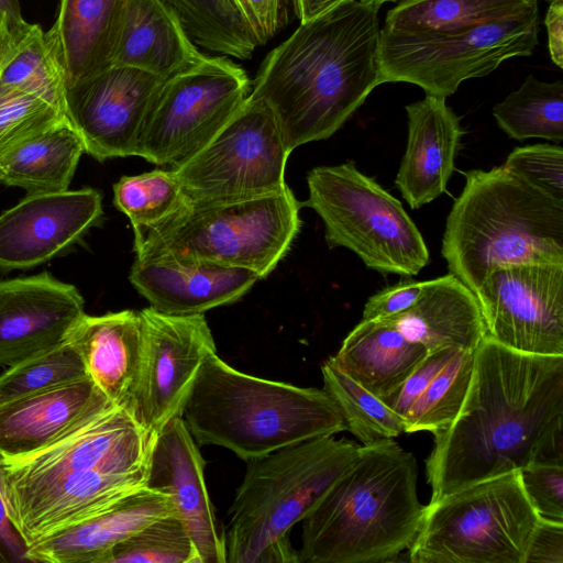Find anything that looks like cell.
<instances>
[{
  "label": "cell",
  "instance_id": "obj_1",
  "mask_svg": "<svg viewBox=\"0 0 563 563\" xmlns=\"http://www.w3.org/2000/svg\"><path fill=\"white\" fill-rule=\"evenodd\" d=\"M433 435L430 501L530 464H563V355L518 352L486 335L459 415Z\"/></svg>",
  "mask_w": 563,
  "mask_h": 563
},
{
  "label": "cell",
  "instance_id": "obj_2",
  "mask_svg": "<svg viewBox=\"0 0 563 563\" xmlns=\"http://www.w3.org/2000/svg\"><path fill=\"white\" fill-rule=\"evenodd\" d=\"M379 7L343 2L300 23L264 58L250 96L273 109L291 152L332 136L384 84Z\"/></svg>",
  "mask_w": 563,
  "mask_h": 563
},
{
  "label": "cell",
  "instance_id": "obj_3",
  "mask_svg": "<svg viewBox=\"0 0 563 563\" xmlns=\"http://www.w3.org/2000/svg\"><path fill=\"white\" fill-rule=\"evenodd\" d=\"M418 464L393 439L360 445L349 468L302 520L299 563H377L408 550L424 505Z\"/></svg>",
  "mask_w": 563,
  "mask_h": 563
},
{
  "label": "cell",
  "instance_id": "obj_4",
  "mask_svg": "<svg viewBox=\"0 0 563 563\" xmlns=\"http://www.w3.org/2000/svg\"><path fill=\"white\" fill-rule=\"evenodd\" d=\"M183 418L198 445H218L243 461L307 440L347 431L329 394L265 379L205 358Z\"/></svg>",
  "mask_w": 563,
  "mask_h": 563
},
{
  "label": "cell",
  "instance_id": "obj_5",
  "mask_svg": "<svg viewBox=\"0 0 563 563\" xmlns=\"http://www.w3.org/2000/svg\"><path fill=\"white\" fill-rule=\"evenodd\" d=\"M448 216L441 253L473 292L500 267L563 264V205L503 166L465 173Z\"/></svg>",
  "mask_w": 563,
  "mask_h": 563
},
{
  "label": "cell",
  "instance_id": "obj_6",
  "mask_svg": "<svg viewBox=\"0 0 563 563\" xmlns=\"http://www.w3.org/2000/svg\"><path fill=\"white\" fill-rule=\"evenodd\" d=\"M358 449L328 435L246 461L223 529L225 562L299 563L292 527L321 503Z\"/></svg>",
  "mask_w": 563,
  "mask_h": 563
},
{
  "label": "cell",
  "instance_id": "obj_7",
  "mask_svg": "<svg viewBox=\"0 0 563 563\" xmlns=\"http://www.w3.org/2000/svg\"><path fill=\"white\" fill-rule=\"evenodd\" d=\"M299 202L289 187L263 196L191 201L155 228L134 235L135 258H194L267 277L299 233Z\"/></svg>",
  "mask_w": 563,
  "mask_h": 563
},
{
  "label": "cell",
  "instance_id": "obj_8",
  "mask_svg": "<svg viewBox=\"0 0 563 563\" xmlns=\"http://www.w3.org/2000/svg\"><path fill=\"white\" fill-rule=\"evenodd\" d=\"M538 520L519 471L488 478L424 507L409 561L525 563Z\"/></svg>",
  "mask_w": 563,
  "mask_h": 563
},
{
  "label": "cell",
  "instance_id": "obj_9",
  "mask_svg": "<svg viewBox=\"0 0 563 563\" xmlns=\"http://www.w3.org/2000/svg\"><path fill=\"white\" fill-rule=\"evenodd\" d=\"M311 208L330 249L346 247L383 274L417 275L430 261L424 240L401 202L354 162L318 166L307 175Z\"/></svg>",
  "mask_w": 563,
  "mask_h": 563
},
{
  "label": "cell",
  "instance_id": "obj_10",
  "mask_svg": "<svg viewBox=\"0 0 563 563\" xmlns=\"http://www.w3.org/2000/svg\"><path fill=\"white\" fill-rule=\"evenodd\" d=\"M539 31V11L426 36L382 31L383 82H409L446 98L464 80L484 77L508 58L531 55Z\"/></svg>",
  "mask_w": 563,
  "mask_h": 563
},
{
  "label": "cell",
  "instance_id": "obj_11",
  "mask_svg": "<svg viewBox=\"0 0 563 563\" xmlns=\"http://www.w3.org/2000/svg\"><path fill=\"white\" fill-rule=\"evenodd\" d=\"M244 68L224 56L206 55L165 78L146 114L136 156L176 168L203 148L249 98Z\"/></svg>",
  "mask_w": 563,
  "mask_h": 563
},
{
  "label": "cell",
  "instance_id": "obj_12",
  "mask_svg": "<svg viewBox=\"0 0 563 563\" xmlns=\"http://www.w3.org/2000/svg\"><path fill=\"white\" fill-rule=\"evenodd\" d=\"M286 144L273 109L249 96L198 153L172 168L191 201H225L285 189Z\"/></svg>",
  "mask_w": 563,
  "mask_h": 563
},
{
  "label": "cell",
  "instance_id": "obj_13",
  "mask_svg": "<svg viewBox=\"0 0 563 563\" xmlns=\"http://www.w3.org/2000/svg\"><path fill=\"white\" fill-rule=\"evenodd\" d=\"M140 316L142 356L131 412L153 437L183 417L200 366L217 347L203 313L175 316L148 307Z\"/></svg>",
  "mask_w": 563,
  "mask_h": 563
},
{
  "label": "cell",
  "instance_id": "obj_14",
  "mask_svg": "<svg viewBox=\"0 0 563 563\" xmlns=\"http://www.w3.org/2000/svg\"><path fill=\"white\" fill-rule=\"evenodd\" d=\"M474 294L487 336L522 353L563 355V264L504 266Z\"/></svg>",
  "mask_w": 563,
  "mask_h": 563
},
{
  "label": "cell",
  "instance_id": "obj_15",
  "mask_svg": "<svg viewBox=\"0 0 563 563\" xmlns=\"http://www.w3.org/2000/svg\"><path fill=\"white\" fill-rule=\"evenodd\" d=\"M151 438L130 411L114 406L30 455L0 456V493L29 489L70 473L143 470Z\"/></svg>",
  "mask_w": 563,
  "mask_h": 563
},
{
  "label": "cell",
  "instance_id": "obj_16",
  "mask_svg": "<svg viewBox=\"0 0 563 563\" xmlns=\"http://www.w3.org/2000/svg\"><path fill=\"white\" fill-rule=\"evenodd\" d=\"M164 79L145 70L112 65L67 87L65 115L99 162L136 156L140 134Z\"/></svg>",
  "mask_w": 563,
  "mask_h": 563
},
{
  "label": "cell",
  "instance_id": "obj_17",
  "mask_svg": "<svg viewBox=\"0 0 563 563\" xmlns=\"http://www.w3.org/2000/svg\"><path fill=\"white\" fill-rule=\"evenodd\" d=\"M102 217L93 188L27 194L0 216V271L29 269L59 255Z\"/></svg>",
  "mask_w": 563,
  "mask_h": 563
},
{
  "label": "cell",
  "instance_id": "obj_18",
  "mask_svg": "<svg viewBox=\"0 0 563 563\" xmlns=\"http://www.w3.org/2000/svg\"><path fill=\"white\" fill-rule=\"evenodd\" d=\"M205 466L184 418L175 417L151 438L144 486L170 497L192 538L199 563H227L223 529L209 497Z\"/></svg>",
  "mask_w": 563,
  "mask_h": 563
},
{
  "label": "cell",
  "instance_id": "obj_19",
  "mask_svg": "<svg viewBox=\"0 0 563 563\" xmlns=\"http://www.w3.org/2000/svg\"><path fill=\"white\" fill-rule=\"evenodd\" d=\"M74 285L51 274L0 282V365L14 366L66 342L85 316Z\"/></svg>",
  "mask_w": 563,
  "mask_h": 563
},
{
  "label": "cell",
  "instance_id": "obj_20",
  "mask_svg": "<svg viewBox=\"0 0 563 563\" xmlns=\"http://www.w3.org/2000/svg\"><path fill=\"white\" fill-rule=\"evenodd\" d=\"M145 468L128 473L88 471L2 494L7 512L27 545L81 522L144 485Z\"/></svg>",
  "mask_w": 563,
  "mask_h": 563
},
{
  "label": "cell",
  "instance_id": "obj_21",
  "mask_svg": "<svg viewBox=\"0 0 563 563\" xmlns=\"http://www.w3.org/2000/svg\"><path fill=\"white\" fill-rule=\"evenodd\" d=\"M129 279L153 309L188 316L236 302L260 277L249 269L208 261L157 257L135 258Z\"/></svg>",
  "mask_w": 563,
  "mask_h": 563
},
{
  "label": "cell",
  "instance_id": "obj_22",
  "mask_svg": "<svg viewBox=\"0 0 563 563\" xmlns=\"http://www.w3.org/2000/svg\"><path fill=\"white\" fill-rule=\"evenodd\" d=\"M114 406L89 376L2 402L0 455H30Z\"/></svg>",
  "mask_w": 563,
  "mask_h": 563
},
{
  "label": "cell",
  "instance_id": "obj_23",
  "mask_svg": "<svg viewBox=\"0 0 563 563\" xmlns=\"http://www.w3.org/2000/svg\"><path fill=\"white\" fill-rule=\"evenodd\" d=\"M407 147L395 184L412 209L446 190L464 131L444 97L426 95L406 106Z\"/></svg>",
  "mask_w": 563,
  "mask_h": 563
},
{
  "label": "cell",
  "instance_id": "obj_24",
  "mask_svg": "<svg viewBox=\"0 0 563 563\" xmlns=\"http://www.w3.org/2000/svg\"><path fill=\"white\" fill-rule=\"evenodd\" d=\"M177 514L170 497L141 486L109 507L29 547L31 562L101 563L119 542L153 520Z\"/></svg>",
  "mask_w": 563,
  "mask_h": 563
},
{
  "label": "cell",
  "instance_id": "obj_25",
  "mask_svg": "<svg viewBox=\"0 0 563 563\" xmlns=\"http://www.w3.org/2000/svg\"><path fill=\"white\" fill-rule=\"evenodd\" d=\"M68 340L95 385L113 405L131 412L142 356L140 311L85 313Z\"/></svg>",
  "mask_w": 563,
  "mask_h": 563
},
{
  "label": "cell",
  "instance_id": "obj_26",
  "mask_svg": "<svg viewBox=\"0 0 563 563\" xmlns=\"http://www.w3.org/2000/svg\"><path fill=\"white\" fill-rule=\"evenodd\" d=\"M474 352L450 347L429 353L393 394L382 399L401 417L405 433L434 434L454 421L470 387Z\"/></svg>",
  "mask_w": 563,
  "mask_h": 563
},
{
  "label": "cell",
  "instance_id": "obj_27",
  "mask_svg": "<svg viewBox=\"0 0 563 563\" xmlns=\"http://www.w3.org/2000/svg\"><path fill=\"white\" fill-rule=\"evenodd\" d=\"M429 353L443 349L474 352L486 336L475 294L455 275L422 282L419 299L407 310L382 318Z\"/></svg>",
  "mask_w": 563,
  "mask_h": 563
},
{
  "label": "cell",
  "instance_id": "obj_28",
  "mask_svg": "<svg viewBox=\"0 0 563 563\" xmlns=\"http://www.w3.org/2000/svg\"><path fill=\"white\" fill-rule=\"evenodd\" d=\"M128 0H59L46 31L67 87L113 65Z\"/></svg>",
  "mask_w": 563,
  "mask_h": 563
},
{
  "label": "cell",
  "instance_id": "obj_29",
  "mask_svg": "<svg viewBox=\"0 0 563 563\" xmlns=\"http://www.w3.org/2000/svg\"><path fill=\"white\" fill-rule=\"evenodd\" d=\"M205 56L166 2L128 0L113 65L139 68L165 79Z\"/></svg>",
  "mask_w": 563,
  "mask_h": 563
},
{
  "label": "cell",
  "instance_id": "obj_30",
  "mask_svg": "<svg viewBox=\"0 0 563 563\" xmlns=\"http://www.w3.org/2000/svg\"><path fill=\"white\" fill-rule=\"evenodd\" d=\"M385 319L361 320L330 360L380 400L393 394L428 356Z\"/></svg>",
  "mask_w": 563,
  "mask_h": 563
},
{
  "label": "cell",
  "instance_id": "obj_31",
  "mask_svg": "<svg viewBox=\"0 0 563 563\" xmlns=\"http://www.w3.org/2000/svg\"><path fill=\"white\" fill-rule=\"evenodd\" d=\"M85 152L81 136L64 119L0 155L1 184L27 194L67 190Z\"/></svg>",
  "mask_w": 563,
  "mask_h": 563
},
{
  "label": "cell",
  "instance_id": "obj_32",
  "mask_svg": "<svg viewBox=\"0 0 563 563\" xmlns=\"http://www.w3.org/2000/svg\"><path fill=\"white\" fill-rule=\"evenodd\" d=\"M537 11L536 0H401L387 12L382 31L426 36Z\"/></svg>",
  "mask_w": 563,
  "mask_h": 563
},
{
  "label": "cell",
  "instance_id": "obj_33",
  "mask_svg": "<svg viewBox=\"0 0 563 563\" xmlns=\"http://www.w3.org/2000/svg\"><path fill=\"white\" fill-rule=\"evenodd\" d=\"M66 89V75L47 33L25 21L18 27L14 49L0 71V96H38L65 113Z\"/></svg>",
  "mask_w": 563,
  "mask_h": 563
},
{
  "label": "cell",
  "instance_id": "obj_34",
  "mask_svg": "<svg viewBox=\"0 0 563 563\" xmlns=\"http://www.w3.org/2000/svg\"><path fill=\"white\" fill-rule=\"evenodd\" d=\"M498 126L511 139L563 141V81H541L529 75L493 108Z\"/></svg>",
  "mask_w": 563,
  "mask_h": 563
},
{
  "label": "cell",
  "instance_id": "obj_35",
  "mask_svg": "<svg viewBox=\"0 0 563 563\" xmlns=\"http://www.w3.org/2000/svg\"><path fill=\"white\" fill-rule=\"evenodd\" d=\"M177 14L191 41L238 59L252 57L257 40L234 0H163Z\"/></svg>",
  "mask_w": 563,
  "mask_h": 563
},
{
  "label": "cell",
  "instance_id": "obj_36",
  "mask_svg": "<svg viewBox=\"0 0 563 563\" xmlns=\"http://www.w3.org/2000/svg\"><path fill=\"white\" fill-rule=\"evenodd\" d=\"M323 389L339 407L347 431L362 445L405 432L404 421L378 397L340 369L330 358L321 367Z\"/></svg>",
  "mask_w": 563,
  "mask_h": 563
},
{
  "label": "cell",
  "instance_id": "obj_37",
  "mask_svg": "<svg viewBox=\"0 0 563 563\" xmlns=\"http://www.w3.org/2000/svg\"><path fill=\"white\" fill-rule=\"evenodd\" d=\"M186 198L172 169L122 176L113 185V203L131 221L134 235L161 224Z\"/></svg>",
  "mask_w": 563,
  "mask_h": 563
},
{
  "label": "cell",
  "instance_id": "obj_38",
  "mask_svg": "<svg viewBox=\"0 0 563 563\" xmlns=\"http://www.w3.org/2000/svg\"><path fill=\"white\" fill-rule=\"evenodd\" d=\"M101 563H199V558L186 525L170 514L115 544Z\"/></svg>",
  "mask_w": 563,
  "mask_h": 563
},
{
  "label": "cell",
  "instance_id": "obj_39",
  "mask_svg": "<svg viewBox=\"0 0 563 563\" xmlns=\"http://www.w3.org/2000/svg\"><path fill=\"white\" fill-rule=\"evenodd\" d=\"M87 376L79 352L67 340L2 373L0 375V404Z\"/></svg>",
  "mask_w": 563,
  "mask_h": 563
},
{
  "label": "cell",
  "instance_id": "obj_40",
  "mask_svg": "<svg viewBox=\"0 0 563 563\" xmlns=\"http://www.w3.org/2000/svg\"><path fill=\"white\" fill-rule=\"evenodd\" d=\"M64 119V111L42 97L0 96V155Z\"/></svg>",
  "mask_w": 563,
  "mask_h": 563
},
{
  "label": "cell",
  "instance_id": "obj_41",
  "mask_svg": "<svg viewBox=\"0 0 563 563\" xmlns=\"http://www.w3.org/2000/svg\"><path fill=\"white\" fill-rule=\"evenodd\" d=\"M504 168L563 205V148L561 145L533 144L516 147Z\"/></svg>",
  "mask_w": 563,
  "mask_h": 563
},
{
  "label": "cell",
  "instance_id": "obj_42",
  "mask_svg": "<svg viewBox=\"0 0 563 563\" xmlns=\"http://www.w3.org/2000/svg\"><path fill=\"white\" fill-rule=\"evenodd\" d=\"M519 473L525 493L539 518L563 523V464L534 463Z\"/></svg>",
  "mask_w": 563,
  "mask_h": 563
},
{
  "label": "cell",
  "instance_id": "obj_43",
  "mask_svg": "<svg viewBox=\"0 0 563 563\" xmlns=\"http://www.w3.org/2000/svg\"><path fill=\"white\" fill-rule=\"evenodd\" d=\"M250 24L258 46L265 45L288 24L292 0H234Z\"/></svg>",
  "mask_w": 563,
  "mask_h": 563
},
{
  "label": "cell",
  "instance_id": "obj_44",
  "mask_svg": "<svg viewBox=\"0 0 563 563\" xmlns=\"http://www.w3.org/2000/svg\"><path fill=\"white\" fill-rule=\"evenodd\" d=\"M421 291L422 282L401 279L367 299L362 320H376L400 313L416 303Z\"/></svg>",
  "mask_w": 563,
  "mask_h": 563
},
{
  "label": "cell",
  "instance_id": "obj_45",
  "mask_svg": "<svg viewBox=\"0 0 563 563\" xmlns=\"http://www.w3.org/2000/svg\"><path fill=\"white\" fill-rule=\"evenodd\" d=\"M525 563H563V523L539 518Z\"/></svg>",
  "mask_w": 563,
  "mask_h": 563
},
{
  "label": "cell",
  "instance_id": "obj_46",
  "mask_svg": "<svg viewBox=\"0 0 563 563\" xmlns=\"http://www.w3.org/2000/svg\"><path fill=\"white\" fill-rule=\"evenodd\" d=\"M27 551L29 545L11 521L0 493V563L31 562Z\"/></svg>",
  "mask_w": 563,
  "mask_h": 563
},
{
  "label": "cell",
  "instance_id": "obj_47",
  "mask_svg": "<svg viewBox=\"0 0 563 563\" xmlns=\"http://www.w3.org/2000/svg\"><path fill=\"white\" fill-rule=\"evenodd\" d=\"M544 24L548 32L549 53L552 62L563 67V0L550 2Z\"/></svg>",
  "mask_w": 563,
  "mask_h": 563
},
{
  "label": "cell",
  "instance_id": "obj_48",
  "mask_svg": "<svg viewBox=\"0 0 563 563\" xmlns=\"http://www.w3.org/2000/svg\"><path fill=\"white\" fill-rule=\"evenodd\" d=\"M294 13L300 23L314 19L332 8L350 0H292Z\"/></svg>",
  "mask_w": 563,
  "mask_h": 563
},
{
  "label": "cell",
  "instance_id": "obj_49",
  "mask_svg": "<svg viewBox=\"0 0 563 563\" xmlns=\"http://www.w3.org/2000/svg\"><path fill=\"white\" fill-rule=\"evenodd\" d=\"M18 27L11 29L7 15L0 12V71L14 49Z\"/></svg>",
  "mask_w": 563,
  "mask_h": 563
},
{
  "label": "cell",
  "instance_id": "obj_50",
  "mask_svg": "<svg viewBox=\"0 0 563 563\" xmlns=\"http://www.w3.org/2000/svg\"><path fill=\"white\" fill-rule=\"evenodd\" d=\"M0 12H3L11 29H16L25 20L22 16L20 0H0Z\"/></svg>",
  "mask_w": 563,
  "mask_h": 563
},
{
  "label": "cell",
  "instance_id": "obj_51",
  "mask_svg": "<svg viewBox=\"0 0 563 563\" xmlns=\"http://www.w3.org/2000/svg\"><path fill=\"white\" fill-rule=\"evenodd\" d=\"M367 1L374 2V3L378 4V5H382L385 2H399L401 0H367Z\"/></svg>",
  "mask_w": 563,
  "mask_h": 563
},
{
  "label": "cell",
  "instance_id": "obj_52",
  "mask_svg": "<svg viewBox=\"0 0 563 563\" xmlns=\"http://www.w3.org/2000/svg\"><path fill=\"white\" fill-rule=\"evenodd\" d=\"M536 1H538V0H536ZM545 1L552 2V1H555V0H545Z\"/></svg>",
  "mask_w": 563,
  "mask_h": 563
},
{
  "label": "cell",
  "instance_id": "obj_53",
  "mask_svg": "<svg viewBox=\"0 0 563 563\" xmlns=\"http://www.w3.org/2000/svg\"><path fill=\"white\" fill-rule=\"evenodd\" d=\"M0 184H1V173H0Z\"/></svg>",
  "mask_w": 563,
  "mask_h": 563
}]
</instances>
